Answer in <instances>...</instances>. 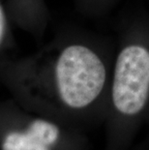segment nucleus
<instances>
[{"instance_id": "obj_1", "label": "nucleus", "mask_w": 149, "mask_h": 150, "mask_svg": "<svg viewBox=\"0 0 149 150\" xmlns=\"http://www.w3.org/2000/svg\"><path fill=\"white\" fill-rule=\"evenodd\" d=\"M114 52L102 40L71 42L52 50L44 62L61 104L74 110L107 105Z\"/></svg>"}, {"instance_id": "obj_2", "label": "nucleus", "mask_w": 149, "mask_h": 150, "mask_svg": "<svg viewBox=\"0 0 149 150\" xmlns=\"http://www.w3.org/2000/svg\"><path fill=\"white\" fill-rule=\"evenodd\" d=\"M107 108L116 124L132 125L149 113V18H138L115 47Z\"/></svg>"}, {"instance_id": "obj_3", "label": "nucleus", "mask_w": 149, "mask_h": 150, "mask_svg": "<svg viewBox=\"0 0 149 150\" xmlns=\"http://www.w3.org/2000/svg\"><path fill=\"white\" fill-rule=\"evenodd\" d=\"M3 150H49L26 130L24 133H11L3 142Z\"/></svg>"}, {"instance_id": "obj_4", "label": "nucleus", "mask_w": 149, "mask_h": 150, "mask_svg": "<svg viewBox=\"0 0 149 150\" xmlns=\"http://www.w3.org/2000/svg\"><path fill=\"white\" fill-rule=\"evenodd\" d=\"M27 130L46 146L53 144L58 139L60 133L55 124L44 119L34 120L31 122Z\"/></svg>"}, {"instance_id": "obj_5", "label": "nucleus", "mask_w": 149, "mask_h": 150, "mask_svg": "<svg viewBox=\"0 0 149 150\" xmlns=\"http://www.w3.org/2000/svg\"><path fill=\"white\" fill-rule=\"evenodd\" d=\"M116 0H85L87 8L95 14H104L112 6Z\"/></svg>"}, {"instance_id": "obj_6", "label": "nucleus", "mask_w": 149, "mask_h": 150, "mask_svg": "<svg viewBox=\"0 0 149 150\" xmlns=\"http://www.w3.org/2000/svg\"><path fill=\"white\" fill-rule=\"evenodd\" d=\"M5 25H6V21H5V16L3 10L0 6V44L2 42L3 36H4L5 33Z\"/></svg>"}]
</instances>
